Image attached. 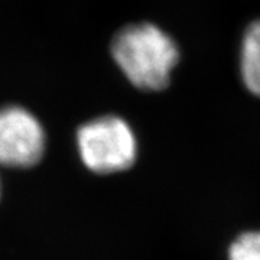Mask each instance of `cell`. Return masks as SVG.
<instances>
[{
	"instance_id": "6da1fadb",
	"label": "cell",
	"mask_w": 260,
	"mask_h": 260,
	"mask_svg": "<svg viewBox=\"0 0 260 260\" xmlns=\"http://www.w3.org/2000/svg\"><path fill=\"white\" fill-rule=\"evenodd\" d=\"M112 55L130 83L146 91L167 87L179 58L171 37L150 23L130 25L117 32Z\"/></svg>"
},
{
	"instance_id": "7a4b0ae2",
	"label": "cell",
	"mask_w": 260,
	"mask_h": 260,
	"mask_svg": "<svg viewBox=\"0 0 260 260\" xmlns=\"http://www.w3.org/2000/svg\"><path fill=\"white\" fill-rule=\"evenodd\" d=\"M77 146L83 164L95 174L124 171L136 158V139L126 121L103 116L84 123L77 132Z\"/></svg>"
},
{
	"instance_id": "3957f363",
	"label": "cell",
	"mask_w": 260,
	"mask_h": 260,
	"mask_svg": "<svg viewBox=\"0 0 260 260\" xmlns=\"http://www.w3.org/2000/svg\"><path fill=\"white\" fill-rule=\"evenodd\" d=\"M47 152V133L34 113L19 104L0 106V167L29 169Z\"/></svg>"
},
{
	"instance_id": "277c9868",
	"label": "cell",
	"mask_w": 260,
	"mask_h": 260,
	"mask_svg": "<svg viewBox=\"0 0 260 260\" xmlns=\"http://www.w3.org/2000/svg\"><path fill=\"white\" fill-rule=\"evenodd\" d=\"M242 77L251 93L260 95V20L247 29L243 39Z\"/></svg>"
},
{
	"instance_id": "5b68a950",
	"label": "cell",
	"mask_w": 260,
	"mask_h": 260,
	"mask_svg": "<svg viewBox=\"0 0 260 260\" xmlns=\"http://www.w3.org/2000/svg\"><path fill=\"white\" fill-rule=\"evenodd\" d=\"M230 260H260V232L242 234L233 243L229 253Z\"/></svg>"
},
{
	"instance_id": "8992f818",
	"label": "cell",
	"mask_w": 260,
	"mask_h": 260,
	"mask_svg": "<svg viewBox=\"0 0 260 260\" xmlns=\"http://www.w3.org/2000/svg\"><path fill=\"white\" fill-rule=\"evenodd\" d=\"M0 198H2V181H0Z\"/></svg>"
}]
</instances>
